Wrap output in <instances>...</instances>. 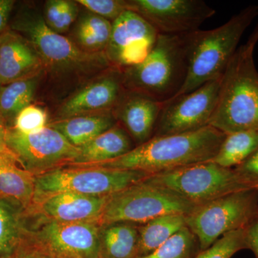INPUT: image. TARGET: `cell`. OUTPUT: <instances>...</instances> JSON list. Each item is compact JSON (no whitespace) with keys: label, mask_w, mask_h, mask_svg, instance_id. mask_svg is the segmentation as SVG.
<instances>
[{"label":"cell","mask_w":258,"mask_h":258,"mask_svg":"<svg viewBox=\"0 0 258 258\" xmlns=\"http://www.w3.org/2000/svg\"><path fill=\"white\" fill-rule=\"evenodd\" d=\"M225 136L208 125L195 132L154 137L112 161L75 166L139 171L154 175L211 160L218 152Z\"/></svg>","instance_id":"obj_1"},{"label":"cell","mask_w":258,"mask_h":258,"mask_svg":"<svg viewBox=\"0 0 258 258\" xmlns=\"http://www.w3.org/2000/svg\"><path fill=\"white\" fill-rule=\"evenodd\" d=\"M255 45L237 48L222 77L218 101L209 125L225 135L258 128V71Z\"/></svg>","instance_id":"obj_2"},{"label":"cell","mask_w":258,"mask_h":258,"mask_svg":"<svg viewBox=\"0 0 258 258\" xmlns=\"http://www.w3.org/2000/svg\"><path fill=\"white\" fill-rule=\"evenodd\" d=\"M190 34H159L142 63L122 70L125 90L143 93L163 103L177 96L187 76Z\"/></svg>","instance_id":"obj_3"},{"label":"cell","mask_w":258,"mask_h":258,"mask_svg":"<svg viewBox=\"0 0 258 258\" xmlns=\"http://www.w3.org/2000/svg\"><path fill=\"white\" fill-rule=\"evenodd\" d=\"M257 16L258 5H249L218 28L191 32L187 76L177 96L221 78L244 32Z\"/></svg>","instance_id":"obj_4"},{"label":"cell","mask_w":258,"mask_h":258,"mask_svg":"<svg viewBox=\"0 0 258 258\" xmlns=\"http://www.w3.org/2000/svg\"><path fill=\"white\" fill-rule=\"evenodd\" d=\"M9 28L32 44L44 67L54 74L103 69L109 64L106 53L93 54L81 50L75 42L52 31L43 16L32 8H22L10 20Z\"/></svg>","instance_id":"obj_5"},{"label":"cell","mask_w":258,"mask_h":258,"mask_svg":"<svg viewBox=\"0 0 258 258\" xmlns=\"http://www.w3.org/2000/svg\"><path fill=\"white\" fill-rule=\"evenodd\" d=\"M196 206L146 178L108 197L98 225L126 222L143 224L164 215H188Z\"/></svg>","instance_id":"obj_6"},{"label":"cell","mask_w":258,"mask_h":258,"mask_svg":"<svg viewBox=\"0 0 258 258\" xmlns=\"http://www.w3.org/2000/svg\"><path fill=\"white\" fill-rule=\"evenodd\" d=\"M149 176L139 171L63 166L35 176L33 200L60 192L111 196Z\"/></svg>","instance_id":"obj_7"},{"label":"cell","mask_w":258,"mask_h":258,"mask_svg":"<svg viewBox=\"0 0 258 258\" xmlns=\"http://www.w3.org/2000/svg\"><path fill=\"white\" fill-rule=\"evenodd\" d=\"M198 207L228 194L252 189L234 169L209 161L148 176Z\"/></svg>","instance_id":"obj_8"},{"label":"cell","mask_w":258,"mask_h":258,"mask_svg":"<svg viewBox=\"0 0 258 258\" xmlns=\"http://www.w3.org/2000/svg\"><path fill=\"white\" fill-rule=\"evenodd\" d=\"M257 215L258 191L248 189L196 207L186 215V222L203 251L225 234L244 229Z\"/></svg>","instance_id":"obj_9"},{"label":"cell","mask_w":258,"mask_h":258,"mask_svg":"<svg viewBox=\"0 0 258 258\" xmlns=\"http://www.w3.org/2000/svg\"><path fill=\"white\" fill-rule=\"evenodd\" d=\"M6 144L22 166L35 176L70 165L80 152V148L47 125L30 134L18 133L8 127Z\"/></svg>","instance_id":"obj_10"},{"label":"cell","mask_w":258,"mask_h":258,"mask_svg":"<svg viewBox=\"0 0 258 258\" xmlns=\"http://www.w3.org/2000/svg\"><path fill=\"white\" fill-rule=\"evenodd\" d=\"M222 77L164 103L154 137L187 133L208 126L216 108Z\"/></svg>","instance_id":"obj_11"},{"label":"cell","mask_w":258,"mask_h":258,"mask_svg":"<svg viewBox=\"0 0 258 258\" xmlns=\"http://www.w3.org/2000/svg\"><path fill=\"white\" fill-rule=\"evenodd\" d=\"M36 222L25 232L52 258H99L98 224Z\"/></svg>","instance_id":"obj_12"},{"label":"cell","mask_w":258,"mask_h":258,"mask_svg":"<svg viewBox=\"0 0 258 258\" xmlns=\"http://www.w3.org/2000/svg\"><path fill=\"white\" fill-rule=\"evenodd\" d=\"M127 4L161 35L191 33L216 13L203 0H133Z\"/></svg>","instance_id":"obj_13"},{"label":"cell","mask_w":258,"mask_h":258,"mask_svg":"<svg viewBox=\"0 0 258 258\" xmlns=\"http://www.w3.org/2000/svg\"><path fill=\"white\" fill-rule=\"evenodd\" d=\"M158 35L156 29L140 15L125 10L112 23L111 38L105 51L108 62L120 70L142 63Z\"/></svg>","instance_id":"obj_14"},{"label":"cell","mask_w":258,"mask_h":258,"mask_svg":"<svg viewBox=\"0 0 258 258\" xmlns=\"http://www.w3.org/2000/svg\"><path fill=\"white\" fill-rule=\"evenodd\" d=\"M108 197L60 192L33 200L22 217H32L59 223H97Z\"/></svg>","instance_id":"obj_15"},{"label":"cell","mask_w":258,"mask_h":258,"mask_svg":"<svg viewBox=\"0 0 258 258\" xmlns=\"http://www.w3.org/2000/svg\"><path fill=\"white\" fill-rule=\"evenodd\" d=\"M125 91L122 70L113 68L64 102L59 115L63 119L93 111L113 112Z\"/></svg>","instance_id":"obj_16"},{"label":"cell","mask_w":258,"mask_h":258,"mask_svg":"<svg viewBox=\"0 0 258 258\" xmlns=\"http://www.w3.org/2000/svg\"><path fill=\"white\" fill-rule=\"evenodd\" d=\"M163 105L143 93L125 90L113 113L137 147L154 137Z\"/></svg>","instance_id":"obj_17"},{"label":"cell","mask_w":258,"mask_h":258,"mask_svg":"<svg viewBox=\"0 0 258 258\" xmlns=\"http://www.w3.org/2000/svg\"><path fill=\"white\" fill-rule=\"evenodd\" d=\"M44 67L35 47L13 30L0 35V83L3 86L40 75Z\"/></svg>","instance_id":"obj_18"},{"label":"cell","mask_w":258,"mask_h":258,"mask_svg":"<svg viewBox=\"0 0 258 258\" xmlns=\"http://www.w3.org/2000/svg\"><path fill=\"white\" fill-rule=\"evenodd\" d=\"M20 166L10 150L0 154V201L22 215L33 201L35 176Z\"/></svg>","instance_id":"obj_19"},{"label":"cell","mask_w":258,"mask_h":258,"mask_svg":"<svg viewBox=\"0 0 258 258\" xmlns=\"http://www.w3.org/2000/svg\"><path fill=\"white\" fill-rule=\"evenodd\" d=\"M134 147L136 146L130 136L117 123L89 143L79 147V156L69 166L92 165L112 161L125 155Z\"/></svg>","instance_id":"obj_20"},{"label":"cell","mask_w":258,"mask_h":258,"mask_svg":"<svg viewBox=\"0 0 258 258\" xmlns=\"http://www.w3.org/2000/svg\"><path fill=\"white\" fill-rule=\"evenodd\" d=\"M116 124L113 112H103L63 118L48 123L47 126L55 129L72 145L79 148Z\"/></svg>","instance_id":"obj_21"},{"label":"cell","mask_w":258,"mask_h":258,"mask_svg":"<svg viewBox=\"0 0 258 258\" xmlns=\"http://www.w3.org/2000/svg\"><path fill=\"white\" fill-rule=\"evenodd\" d=\"M138 227L126 222L100 226L99 258H137Z\"/></svg>","instance_id":"obj_22"},{"label":"cell","mask_w":258,"mask_h":258,"mask_svg":"<svg viewBox=\"0 0 258 258\" xmlns=\"http://www.w3.org/2000/svg\"><path fill=\"white\" fill-rule=\"evenodd\" d=\"M186 216L181 214L164 215L139 225L137 257L152 253L181 229L187 227Z\"/></svg>","instance_id":"obj_23"},{"label":"cell","mask_w":258,"mask_h":258,"mask_svg":"<svg viewBox=\"0 0 258 258\" xmlns=\"http://www.w3.org/2000/svg\"><path fill=\"white\" fill-rule=\"evenodd\" d=\"M112 23L93 13L80 17L75 28V43L89 53H105L111 38Z\"/></svg>","instance_id":"obj_24"},{"label":"cell","mask_w":258,"mask_h":258,"mask_svg":"<svg viewBox=\"0 0 258 258\" xmlns=\"http://www.w3.org/2000/svg\"><path fill=\"white\" fill-rule=\"evenodd\" d=\"M258 148V128L227 134L215 157L210 161L234 169L248 159Z\"/></svg>","instance_id":"obj_25"},{"label":"cell","mask_w":258,"mask_h":258,"mask_svg":"<svg viewBox=\"0 0 258 258\" xmlns=\"http://www.w3.org/2000/svg\"><path fill=\"white\" fill-rule=\"evenodd\" d=\"M40 75L5 85L0 90V115L6 123L14 121L23 108L30 105L36 93ZM8 125V124H7Z\"/></svg>","instance_id":"obj_26"},{"label":"cell","mask_w":258,"mask_h":258,"mask_svg":"<svg viewBox=\"0 0 258 258\" xmlns=\"http://www.w3.org/2000/svg\"><path fill=\"white\" fill-rule=\"evenodd\" d=\"M23 235L21 215L0 201V258L13 256L21 243Z\"/></svg>","instance_id":"obj_27"},{"label":"cell","mask_w":258,"mask_h":258,"mask_svg":"<svg viewBox=\"0 0 258 258\" xmlns=\"http://www.w3.org/2000/svg\"><path fill=\"white\" fill-rule=\"evenodd\" d=\"M200 252L198 239L185 227L152 253L137 258H196Z\"/></svg>","instance_id":"obj_28"},{"label":"cell","mask_w":258,"mask_h":258,"mask_svg":"<svg viewBox=\"0 0 258 258\" xmlns=\"http://www.w3.org/2000/svg\"><path fill=\"white\" fill-rule=\"evenodd\" d=\"M78 3L70 0H49L45 5L44 20L49 28L58 34L67 31L79 16Z\"/></svg>","instance_id":"obj_29"},{"label":"cell","mask_w":258,"mask_h":258,"mask_svg":"<svg viewBox=\"0 0 258 258\" xmlns=\"http://www.w3.org/2000/svg\"><path fill=\"white\" fill-rule=\"evenodd\" d=\"M247 248L244 229L228 232L211 246L201 251L196 258H232L239 251Z\"/></svg>","instance_id":"obj_30"},{"label":"cell","mask_w":258,"mask_h":258,"mask_svg":"<svg viewBox=\"0 0 258 258\" xmlns=\"http://www.w3.org/2000/svg\"><path fill=\"white\" fill-rule=\"evenodd\" d=\"M47 124V112L41 107L30 104L17 115L10 128L18 133L30 134L40 132Z\"/></svg>","instance_id":"obj_31"},{"label":"cell","mask_w":258,"mask_h":258,"mask_svg":"<svg viewBox=\"0 0 258 258\" xmlns=\"http://www.w3.org/2000/svg\"><path fill=\"white\" fill-rule=\"evenodd\" d=\"M76 3L85 7L93 14L113 22L123 12L128 10L127 1L120 0H78Z\"/></svg>","instance_id":"obj_32"},{"label":"cell","mask_w":258,"mask_h":258,"mask_svg":"<svg viewBox=\"0 0 258 258\" xmlns=\"http://www.w3.org/2000/svg\"><path fill=\"white\" fill-rule=\"evenodd\" d=\"M234 169L252 189L258 191V148L248 159Z\"/></svg>","instance_id":"obj_33"},{"label":"cell","mask_w":258,"mask_h":258,"mask_svg":"<svg viewBox=\"0 0 258 258\" xmlns=\"http://www.w3.org/2000/svg\"><path fill=\"white\" fill-rule=\"evenodd\" d=\"M13 256L15 258H52L27 235L25 229L23 240Z\"/></svg>","instance_id":"obj_34"},{"label":"cell","mask_w":258,"mask_h":258,"mask_svg":"<svg viewBox=\"0 0 258 258\" xmlns=\"http://www.w3.org/2000/svg\"><path fill=\"white\" fill-rule=\"evenodd\" d=\"M247 248L258 258V215L244 229Z\"/></svg>","instance_id":"obj_35"},{"label":"cell","mask_w":258,"mask_h":258,"mask_svg":"<svg viewBox=\"0 0 258 258\" xmlns=\"http://www.w3.org/2000/svg\"><path fill=\"white\" fill-rule=\"evenodd\" d=\"M15 4L14 0H0V35L8 30Z\"/></svg>","instance_id":"obj_36"},{"label":"cell","mask_w":258,"mask_h":258,"mask_svg":"<svg viewBox=\"0 0 258 258\" xmlns=\"http://www.w3.org/2000/svg\"><path fill=\"white\" fill-rule=\"evenodd\" d=\"M8 126L6 122L0 115V154L9 151L6 144V135Z\"/></svg>","instance_id":"obj_37"},{"label":"cell","mask_w":258,"mask_h":258,"mask_svg":"<svg viewBox=\"0 0 258 258\" xmlns=\"http://www.w3.org/2000/svg\"><path fill=\"white\" fill-rule=\"evenodd\" d=\"M247 41L253 44L254 45H256V44H257L258 41V25L255 29H254L253 32H252V35H250Z\"/></svg>","instance_id":"obj_38"},{"label":"cell","mask_w":258,"mask_h":258,"mask_svg":"<svg viewBox=\"0 0 258 258\" xmlns=\"http://www.w3.org/2000/svg\"><path fill=\"white\" fill-rule=\"evenodd\" d=\"M3 85L1 84V83H0V90H1L2 87H3Z\"/></svg>","instance_id":"obj_39"},{"label":"cell","mask_w":258,"mask_h":258,"mask_svg":"<svg viewBox=\"0 0 258 258\" xmlns=\"http://www.w3.org/2000/svg\"><path fill=\"white\" fill-rule=\"evenodd\" d=\"M9 258H15L14 256H11V257H9Z\"/></svg>","instance_id":"obj_40"}]
</instances>
